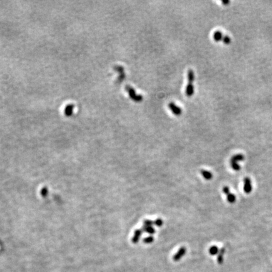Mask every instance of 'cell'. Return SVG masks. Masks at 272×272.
Returning <instances> with one entry per match:
<instances>
[{
	"label": "cell",
	"instance_id": "1",
	"mask_svg": "<svg viewBox=\"0 0 272 272\" xmlns=\"http://www.w3.org/2000/svg\"><path fill=\"white\" fill-rule=\"evenodd\" d=\"M195 79V75L193 70H190L188 71V83L186 87V94L188 97H192L194 93V86H193V81Z\"/></svg>",
	"mask_w": 272,
	"mask_h": 272
},
{
	"label": "cell",
	"instance_id": "2",
	"mask_svg": "<svg viewBox=\"0 0 272 272\" xmlns=\"http://www.w3.org/2000/svg\"><path fill=\"white\" fill-rule=\"evenodd\" d=\"M125 90L128 93L129 97L135 102H141L143 100V97L141 94H138L132 87L129 85L125 86Z\"/></svg>",
	"mask_w": 272,
	"mask_h": 272
},
{
	"label": "cell",
	"instance_id": "3",
	"mask_svg": "<svg viewBox=\"0 0 272 272\" xmlns=\"http://www.w3.org/2000/svg\"><path fill=\"white\" fill-rule=\"evenodd\" d=\"M244 191L246 193H250L252 191V185H251V181L249 178L246 177L244 180Z\"/></svg>",
	"mask_w": 272,
	"mask_h": 272
},
{
	"label": "cell",
	"instance_id": "4",
	"mask_svg": "<svg viewBox=\"0 0 272 272\" xmlns=\"http://www.w3.org/2000/svg\"><path fill=\"white\" fill-rule=\"evenodd\" d=\"M186 251H187V249L185 247L180 248V249L178 251V252L174 255L173 260L175 261H179L180 259H181L182 257L185 255Z\"/></svg>",
	"mask_w": 272,
	"mask_h": 272
},
{
	"label": "cell",
	"instance_id": "5",
	"mask_svg": "<svg viewBox=\"0 0 272 272\" xmlns=\"http://www.w3.org/2000/svg\"><path fill=\"white\" fill-rule=\"evenodd\" d=\"M168 107L169 109L173 112V113L175 114V115H178H178H180L182 113L181 108L175 105L174 103H169Z\"/></svg>",
	"mask_w": 272,
	"mask_h": 272
},
{
	"label": "cell",
	"instance_id": "6",
	"mask_svg": "<svg viewBox=\"0 0 272 272\" xmlns=\"http://www.w3.org/2000/svg\"><path fill=\"white\" fill-rule=\"evenodd\" d=\"M142 233H143V230H142V229H137V230H135L134 237H132V241L133 243L137 244L139 242V239H140V237L142 234Z\"/></svg>",
	"mask_w": 272,
	"mask_h": 272
},
{
	"label": "cell",
	"instance_id": "7",
	"mask_svg": "<svg viewBox=\"0 0 272 272\" xmlns=\"http://www.w3.org/2000/svg\"><path fill=\"white\" fill-rule=\"evenodd\" d=\"M115 70L117 71L119 73V80L120 81H122V80H123V79L125 78V73H124V67H122V66H116V67H115Z\"/></svg>",
	"mask_w": 272,
	"mask_h": 272
},
{
	"label": "cell",
	"instance_id": "8",
	"mask_svg": "<svg viewBox=\"0 0 272 272\" xmlns=\"http://www.w3.org/2000/svg\"><path fill=\"white\" fill-rule=\"evenodd\" d=\"M225 252H226V250H225V248H221L219 250V252L218 253V256H217V260L218 263L220 264H222V263L224 261V255Z\"/></svg>",
	"mask_w": 272,
	"mask_h": 272
},
{
	"label": "cell",
	"instance_id": "9",
	"mask_svg": "<svg viewBox=\"0 0 272 272\" xmlns=\"http://www.w3.org/2000/svg\"><path fill=\"white\" fill-rule=\"evenodd\" d=\"M200 172H201V174L202 175V176H203V178L205 179H206L207 180H210L212 178L213 175L210 172L207 171V170H205V169H202Z\"/></svg>",
	"mask_w": 272,
	"mask_h": 272
},
{
	"label": "cell",
	"instance_id": "10",
	"mask_svg": "<svg viewBox=\"0 0 272 272\" xmlns=\"http://www.w3.org/2000/svg\"><path fill=\"white\" fill-rule=\"evenodd\" d=\"M223 34L221 31H216L214 33V39L216 42L222 41L223 39Z\"/></svg>",
	"mask_w": 272,
	"mask_h": 272
},
{
	"label": "cell",
	"instance_id": "11",
	"mask_svg": "<svg viewBox=\"0 0 272 272\" xmlns=\"http://www.w3.org/2000/svg\"><path fill=\"white\" fill-rule=\"evenodd\" d=\"M244 159V156L241 154H237L236 155H234L232 158H230V161L236 162L238 161H242Z\"/></svg>",
	"mask_w": 272,
	"mask_h": 272
},
{
	"label": "cell",
	"instance_id": "12",
	"mask_svg": "<svg viewBox=\"0 0 272 272\" xmlns=\"http://www.w3.org/2000/svg\"><path fill=\"white\" fill-rule=\"evenodd\" d=\"M219 249L216 246H212L209 249V253L210 255H212V256L216 255L217 254L219 253Z\"/></svg>",
	"mask_w": 272,
	"mask_h": 272
},
{
	"label": "cell",
	"instance_id": "13",
	"mask_svg": "<svg viewBox=\"0 0 272 272\" xmlns=\"http://www.w3.org/2000/svg\"><path fill=\"white\" fill-rule=\"evenodd\" d=\"M142 230H143V232H146L149 234H153L155 233V229L153 227V226L150 227H142Z\"/></svg>",
	"mask_w": 272,
	"mask_h": 272
},
{
	"label": "cell",
	"instance_id": "14",
	"mask_svg": "<svg viewBox=\"0 0 272 272\" xmlns=\"http://www.w3.org/2000/svg\"><path fill=\"white\" fill-rule=\"evenodd\" d=\"M227 200L229 203H233L236 202V196L233 193H229V195H227Z\"/></svg>",
	"mask_w": 272,
	"mask_h": 272
},
{
	"label": "cell",
	"instance_id": "15",
	"mask_svg": "<svg viewBox=\"0 0 272 272\" xmlns=\"http://www.w3.org/2000/svg\"><path fill=\"white\" fill-rule=\"evenodd\" d=\"M230 166L232 167V168L235 170V171H239L241 169V166L239 165L237 162H233V161H230Z\"/></svg>",
	"mask_w": 272,
	"mask_h": 272
},
{
	"label": "cell",
	"instance_id": "16",
	"mask_svg": "<svg viewBox=\"0 0 272 272\" xmlns=\"http://www.w3.org/2000/svg\"><path fill=\"white\" fill-rule=\"evenodd\" d=\"M154 241V237L152 236H149L146 238H144L143 241L144 243L146 244H150L151 243H153Z\"/></svg>",
	"mask_w": 272,
	"mask_h": 272
},
{
	"label": "cell",
	"instance_id": "17",
	"mask_svg": "<svg viewBox=\"0 0 272 272\" xmlns=\"http://www.w3.org/2000/svg\"><path fill=\"white\" fill-rule=\"evenodd\" d=\"M153 224H154V222L151 220H145L144 221V226H145V227L153 226Z\"/></svg>",
	"mask_w": 272,
	"mask_h": 272
},
{
	"label": "cell",
	"instance_id": "18",
	"mask_svg": "<svg viewBox=\"0 0 272 272\" xmlns=\"http://www.w3.org/2000/svg\"><path fill=\"white\" fill-rule=\"evenodd\" d=\"M154 224H155V225L158 227H161L163 224V221L161 219H158L154 222Z\"/></svg>",
	"mask_w": 272,
	"mask_h": 272
},
{
	"label": "cell",
	"instance_id": "19",
	"mask_svg": "<svg viewBox=\"0 0 272 272\" xmlns=\"http://www.w3.org/2000/svg\"><path fill=\"white\" fill-rule=\"evenodd\" d=\"M222 41H223V42H224V44H230V37H229V36H224L223 39H222Z\"/></svg>",
	"mask_w": 272,
	"mask_h": 272
},
{
	"label": "cell",
	"instance_id": "20",
	"mask_svg": "<svg viewBox=\"0 0 272 272\" xmlns=\"http://www.w3.org/2000/svg\"><path fill=\"white\" fill-rule=\"evenodd\" d=\"M222 190H223V192L225 193L226 195H229L230 193L229 188L228 187H226V186L224 187Z\"/></svg>",
	"mask_w": 272,
	"mask_h": 272
},
{
	"label": "cell",
	"instance_id": "21",
	"mask_svg": "<svg viewBox=\"0 0 272 272\" xmlns=\"http://www.w3.org/2000/svg\"><path fill=\"white\" fill-rule=\"evenodd\" d=\"M222 3H224V4H228V3H229V1H226V2H222Z\"/></svg>",
	"mask_w": 272,
	"mask_h": 272
}]
</instances>
